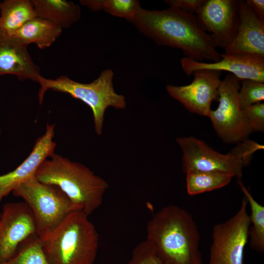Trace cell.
<instances>
[{
	"label": "cell",
	"mask_w": 264,
	"mask_h": 264,
	"mask_svg": "<svg viewBox=\"0 0 264 264\" xmlns=\"http://www.w3.org/2000/svg\"><path fill=\"white\" fill-rule=\"evenodd\" d=\"M37 17L45 19L63 29L71 27L80 19V7L66 0H31Z\"/></svg>",
	"instance_id": "obj_18"
},
{
	"label": "cell",
	"mask_w": 264,
	"mask_h": 264,
	"mask_svg": "<svg viewBox=\"0 0 264 264\" xmlns=\"http://www.w3.org/2000/svg\"><path fill=\"white\" fill-rule=\"evenodd\" d=\"M37 17L31 0H5L0 3V33L11 36Z\"/></svg>",
	"instance_id": "obj_19"
},
{
	"label": "cell",
	"mask_w": 264,
	"mask_h": 264,
	"mask_svg": "<svg viewBox=\"0 0 264 264\" xmlns=\"http://www.w3.org/2000/svg\"><path fill=\"white\" fill-rule=\"evenodd\" d=\"M186 174L187 192L191 196L223 187L233 177L228 174L215 172L190 171Z\"/></svg>",
	"instance_id": "obj_20"
},
{
	"label": "cell",
	"mask_w": 264,
	"mask_h": 264,
	"mask_svg": "<svg viewBox=\"0 0 264 264\" xmlns=\"http://www.w3.org/2000/svg\"><path fill=\"white\" fill-rule=\"evenodd\" d=\"M7 74L37 83L41 76L40 67L33 62L27 47L0 33V76Z\"/></svg>",
	"instance_id": "obj_16"
},
{
	"label": "cell",
	"mask_w": 264,
	"mask_h": 264,
	"mask_svg": "<svg viewBox=\"0 0 264 264\" xmlns=\"http://www.w3.org/2000/svg\"><path fill=\"white\" fill-rule=\"evenodd\" d=\"M55 126L47 123L44 133L37 139L24 161L13 170L0 175V202L21 183L34 176L41 163L54 153Z\"/></svg>",
	"instance_id": "obj_13"
},
{
	"label": "cell",
	"mask_w": 264,
	"mask_h": 264,
	"mask_svg": "<svg viewBox=\"0 0 264 264\" xmlns=\"http://www.w3.org/2000/svg\"><path fill=\"white\" fill-rule=\"evenodd\" d=\"M39 181L60 189L89 216L102 204L108 183L84 165L55 153L45 159L34 175Z\"/></svg>",
	"instance_id": "obj_3"
},
{
	"label": "cell",
	"mask_w": 264,
	"mask_h": 264,
	"mask_svg": "<svg viewBox=\"0 0 264 264\" xmlns=\"http://www.w3.org/2000/svg\"><path fill=\"white\" fill-rule=\"evenodd\" d=\"M196 16L216 47L225 49L233 42L240 23L238 0H205Z\"/></svg>",
	"instance_id": "obj_12"
},
{
	"label": "cell",
	"mask_w": 264,
	"mask_h": 264,
	"mask_svg": "<svg viewBox=\"0 0 264 264\" xmlns=\"http://www.w3.org/2000/svg\"><path fill=\"white\" fill-rule=\"evenodd\" d=\"M164 2L171 7L197 14L204 4L205 0H166Z\"/></svg>",
	"instance_id": "obj_27"
},
{
	"label": "cell",
	"mask_w": 264,
	"mask_h": 264,
	"mask_svg": "<svg viewBox=\"0 0 264 264\" xmlns=\"http://www.w3.org/2000/svg\"><path fill=\"white\" fill-rule=\"evenodd\" d=\"M146 240L162 264H203L197 224L192 214L178 206H164L152 217Z\"/></svg>",
	"instance_id": "obj_2"
},
{
	"label": "cell",
	"mask_w": 264,
	"mask_h": 264,
	"mask_svg": "<svg viewBox=\"0 0 264 264\" xmlns=\"http://www.w3.org/2000/svg\"><path fill=\"white\" fill-rule=\"evenodd\" d=\"M113 77L114 73L110 69L103 70L97 78L88 84L76 82L66 75L55 79L41 75L37 82L40 86L38 91L39 103L42 104L45 93L48 90L66 93L81 100L91 110L95 132L100 135L106 110L110 107L124 109L126 106L125 96L114 90Z\"/></svg>",
	"instance_id": "obj_5"
},
{
	"label": "cell",
	"mask_w": 264,
	"mask_h": 264,
	"mask_svg": "<svg viewBox=\"0 0 264 264\" xmlns=\"http://www.w3.org/2000/svg\"><path fill=\"white\" fill-rule=\"evenodd\" d=\"M246 3L251 8L257 17L264 22V0H247Z\"/></svg>",
	"instance_id": "obj_28"
},
{
	"label": "cell",
	"mask_w": 264,
	"mask_h": 264,
	"mask_svg": "<svg viewBox=\"0 0 264 264\" xmlns=\"http://www.w3.org/2000/svg\"><path fill=\"white\" fill-rule=\"evenodd\" d=\"M35 235V222L26 204H5L0 217V263L12 257L25 241Z\"/></svg>",
	"instance_id": "obj_10"
},
{
	"label": "cell",
	"mask_w": 264,
	"mask_h": 264,
	"mask_svg": "<svg viewBox=\"0 0 264 264\" xmlns=\"http://www.w3.org/2000/svg\"><path fill=\"white\" fill-rule=\"evenodd\" d=\"M0 264H49L40 238L37 235L25 241L10 259Z\"/></svg>",
	"instance_id": "obj_23"
},
{
	"label": "cell",
	"mask_w": 264,
	"mask_h": 264,
	"mask_svg": "<svg viewBox=\"0 0 264 264\" xmlns=\"http://www.w3.org/2000/svg\"><path fill=\"white\" fill-rule=\"evenodd\" d=\"M81 5L93 11L103 10L131 22L141 9L137 0H81Z\"/></svg>",
	"instance_id": "obj_22"
},
{
	"label": "cell",
	"mask_w": 264,
	"mask_h": 264,
	"mask_svg": "<svg viewBox=\"0 0 264 264\" xmlns=\"http://www.w3.org/2000/svg\"><path fill=\"white\" fill-rule=\"evenodd\" d=\"M238 183L251 209L249 215L250 224L249 237L251 247L255 251H264V206L259 204L252 197L242 182L238 179Z\"/></svg>",
	"instance_id": "obj_21"
},
{
	"label": "cell",
	"mask_w": 264,
	"mask_h": 264,
	"mask_svg": "<svg viewBox=\"0 0 264 264\" xmlns=\"http://www.w3.org/2000/svg\"><path fill=\"white\" fill-rule=\"evenodd\" d=\"M20 197L32 212L36 234L42 238L53 230L71 212L82 210L55 185L41 182L34 176L12 192Z\"/></svg>",
	"instance_id": "obj_7"
},
{
	"label": "cell",
	"mask_w": 264,
	"mask_h": 264,
	"mask_svg": "<svg viewBox=\"0 0 264 264\" xmlns=\"http://www.w3.org/2000/svg\"><path fill=\"white\" fill-rule=\"evenodd\" d=\"M247 205L244 197L235 215L213 227L209 264H243L244 249L251 225Z\"/></svg>",
	"instance_id": "obj_9"
},
{
	"label": "cell",
	"mask_w": 264,
	"mask_h": 264,
	"mask_svg": "<svg viewBox=\"0 0 264 264\" xmlns=\"http://www.w3.org/2000/svg\"><path fill=\"white\" fill-rule=\"evenodd\" d=\"M131 22L157 44L179 48L186 57L199 62L221 59L211 36L194 14L171 7L162 10L141 8Z\"/></svg>",
	"instance_id": "obj_1"
},
{
	"label": "cell",
	"mask_w": 264,
	"mask_h": 264,
	"mask_svg": "<svg viewBox=\"0 0 264 264\" xmlns=\"http://www.w3.org/2000/svg\"><path fill=\"white\" fill-rule=\"evenodd\" d=\"M240 23L236 35L224 54L264 58V22L260 20L244 0H238Z\"/></svg>",
	"instance_id": "obj_15"
},
{
	"label": "cell",
	"mask_w": 264,
	"mask_h": 264,
	"mask_svg": "<svg viewBox=\"0 0 264 264\" xmlns=\"http://www.w3.org/2000/svg\"><path fill=\"white\" fill-rule=\"evenodd\" d=\"M88 215L70 213L53 230L40 239L49 264H94L99 235Z\"/></svg>",
	"instance_id": "obj_4"
},
{
	"label": "cell",
	"mask_w": 264,
	"mask_h": 264,
	"mask_svg": "<svg viewBox=\"0 0 264 264\" xmlns=\"http://www.w3.org/2000/svg\"><path fill=\"white\" fill-rule=\"evenodd\" d=\"M221 74V71L215 70H196L192 73L194 79L191 84L182 86L168 85L166 89L191 112L208 117L212 102L218 100Z\"/></svg>",
	"instance_id": "obj_11"
},
{
	"label": "cell",
	"mask_w": 264,
	"mask_h": 264,
	"mask_svg": "<svg viewBox=\"0 0 264 264\" xmlns=\"http://www.w3.org/2000/svg\"><path fill=\"white\" fill-rule=\"evenodd\" d=\"M176 141L181 148L183 171L223 173L240 179L242 169L250 162L252 154L264 146L246 140L231 153L222 154L204 141L194 137H178Z\"/></svg>",
	"instance_id": "obj_6"
},
{
	"label": "cell",
	"mask_w": 264,
	"mask_h": 264,
	"mask_svg": "<svg viewBox=\"0 0 264 264\" xmlns=\"http://www.w3.org/2000/svg\"><path fill=\"white\" fill-rule=\"evenodd\" d=\"M62 31L63 29L57 25L37 17L25 23L10 36L26 47L34 43L39 48L44 49L50 46L61 35Z\"/></svg>",
	"instance_id": "obj_17"
},
{
	"label": "cell",
	"mask_w": 264,
	"mask_h": 264,
	"mask_svg": "<svg viewBox=\"0 0 264 264\" xmlns=\"http://www.w3.org/2000/svg\"><path fill=\"white\" fill-rule=\"evenodd\" d=\"M215 62H199L187 57L180 60L182 68L188 75L198 70L229 72L240 80L249 79L264 82V58L242 54H220Z\"/></svg>",
	"instance_id": "obj_14"
},
{
	"label": "cell",
	"mask_w": 264,
	"mask_h": 264,
	"mask_svg": "<svg viewBox=\"0 0 264 264\" xmlns=\"http://www.w3.org/2000/svg\"><path fill=\"white\" fill-rule=\"evenodd\" d=\"M241 80L227 74L218 89L219 105L211 110L208 117L219 137L225 143H240L252 133L244 118L238 99Z\"/></svg>",
	"instance_id": "obj_8"
},
{
	"label": "cell",
	"mask_w": 264,
	"mask_h": 264,
	"mask_svg": "<svg viewBox=\"0 0 264 264\" xmlns=\"http://www.w3.org/2000/svg\"><path fill=\"white\" fill-rule=\"evenodd\" d=\"M238 99L242 110L264 100V83L244 79L241 80Z\"/></svg>",
	"instance_id": "obj_24"
},
{
	"label": "cell",
	"mask_w": 264,
	"mask_h": 264,
	"mask_svg": "<svg viewBox=\"0 0 264 264\" xmlns=\"http://www.w3.org/2000/svg\"><path fill=\"white\" fill-rule=\"evenodd\" d=\"M0 216H1V212H0Z\"/></svg>",
	"instance_id": "obj_30"
},
{
	"label": "cell",
	"mask_w": 264,
	"mask_h": 264,
	"mask_svg": "<svg viewBox=\"0 0 264 264\" xmlns=\"http://www.w3.org/2000/svg\"><path fill=\"white\" fill-rule=\"evenodd\" d=\"M127 264H162L152 245L147 240L133 249Z\"/></svg>",
	"instance_id": "obj_25"
},
{
	"label": "cell",
	"mask_w": 264,
	"mask_h": 264,
	"mask_svg": "<svg viewBox=\"0 0 264 264\" xmlns=\"http://www.w3.org/2000/svg\"></svg>",
	"instance_id": "obj_31"
},
{
	"label": "cell",
	"mask_w": 264,
	"mask_h": 264,
	"mask_svg": "<svg viewBox=\"0 0 264 264\" xmlns=\"http://www.w3.org/2000/svg\"><path fill=\"white\" fill-rule=\"evenodd\" d=\"M245 121L252 132L264 131V104L258 103L242 109Z\"/></svg>",
	"instance_id": "obj_26"
},
{
	"label": "cell",
	"mask_w": 264,
	"mask_h": 264,
	"mask_svg": "<svg viewBox=\"0 0 264 264\" xmlns=\"http://www.w3.org/2000/svg\"><path fill=\"white\" fill-rule=\"evenodd\" d=\"M1 133V127L0 126V135Z\"/></svg>",
	"instance_id": "obj_29"
}]
</instances>
